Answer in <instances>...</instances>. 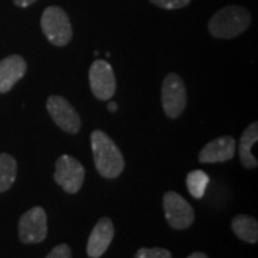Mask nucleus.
Segmentation results:
<instances>
[{
  "instance_id": "20",
  "label": "nucleus",
  "mask_w": 258,
  "mask_h": 258,
  "mask_svg": "<svg viewBox=\"0 0 258 258\" xmlns=\"http://www.w3.org/2000/svg\"><path fill=\"white\" fill-rule=\"evenodd\" d=\"M36 0H13V3L19 6V8H28L30 5H33Z\"/></svg>"
},
{
  "instance_id": "7",
  "label": "nucleus",
  "mask_w": 258,
  "mask_h": 258,
  "mask_svg": "<svg viewBox=\"0 0 258 258\" xmlns=\"http://www.w3.org/2000/svg\"><path fill=\"white\" fill-rule=\"evenodd\" d=\"M91 91L99 101H109L116 92V79L109 62L96 59L89 68Z\"/></svg>"
},
{
  "instance_id": "16",
  "label": "nucleus",
  "mask_w": 258,
  "mask_h": 258,
  "mask_svg": "<svg viewBox=\"0 0 258 258\" xmlns=\"http://www.w3.org/2000/svg\"><path fill=\"white\" fill-rule=\"evenodd\" d=\"M210 182V176L207 175L201 169H195L191 171L188 176H186V188L189 194L192 195L194 198L201 200L205 194L207 185Z\"/></svg>"
},
{
  "instance_id": "18",
  "label": "nucleus",
  "mask_w": 258,
  "mask_h": 258,
  "mask_svg": "<svg viewBox=\"0 0 258 258\" xmlns=\"http://www.w3.org/2000/svg\"><path fill=\"white\" fill-rule=\"evenodd\" d=\"M135 258H172V254L165 248H141Z\"/></svg>"
},
{
  "instance_id": "9",
  "label": "nucleus",
  "mask_w": 258,
  "mask_h": 258,
  "mask_svg": "<svg viewBox=\"0 0 258 258\" xmlns=\"http://www.w3.org/2000/svg\"><path fill=\"white\" fill-rule=\"evenodd\" d=\"M46 109L56 125L68 134H78L81 131V116L74 106L63 96L52 95L47 98Z\"/></svg>"
},
{
  "instance_id": "8",
  "label": "nucleus",
  "mask_w": 258,
  "mask_h": 258,
  "mask_svg": "<svg viewBox=\"0 0 258 258\" xmlns=\"http://www.w3.org/2000/svg\"><path fill=\"white\" fill-rule=\"evenodd\" d=\"M164 211L166 222L175 230L189 228L195 220L192 207L185 198L174 191H168L164 195Z\"/></svg>"
},
{
  "instance_id": "1",
  "label": "nucleus",
  "mask_w": 258,
  "mask_h": 258,
  "mask_svg": "<svg viewBox=\"0 0 258 258\" xmlns=\"http://www.w3.org/2000/svg\"><path fill=\"white\" fill-rule=\"evenodd\" d=\"M91 147L99 175L106 179L118 178L125 168V159L116 144L103 131L95 129L91 135Z\"/></svg>"
},
{
  "instance_id": "3",
  "label": "nucleus",
  "mask_w": 258,
  "mask_h": 258,
  "mask_svg": "<svg viewBox=\"0 0 258 258\" xmlns=\"http://www.w3.org/2000/svg\"><path fill=\"white\" fill-rule=\"evenodd\" d=\"M40 28L53 46H66L74 36L69 16L59 6H49L45 9L40 19Z\"/></svg>"
},
{
  "instance_id": "19",
  "label": "nucleus",
  "mask_w": 258,
  "mask_h": 258,
  "mask_svg": "<svg viewBox=\"0 0 258 258\" xmlns=\"http://www.w3.org/2000/svg\"><path fill=\"white\" fill-rule=\"evenodd\" d=\"M46 258H72V251L68 244H60L52 249L46 255Z\"/></svg>"
},
{
  "instance_id": "6",
  "label": "nucleus",
  "mask_w": 258,
  "mask_h": 258,
  "mask_svg": "<svg viewBox=\"0 0 258 258\" xmlns=\"http://www.w3.org/2000/svg\"><path fill=\"white\" fill-rule=\"evenodd\" d=\"M56 171L53 179L57 185L63 188L64 192L76 194L82 188L85 181V168L71 155H62L56 161Z\"/></svg>"
},
{
  "instance_id": "2",
  "label": "nucleus",
  "mask_w": 258,
  "mask_h": 258,
  "mask_svg": "<svg viewBox=\"0 0 258 258\" xmlns=\"http://www.w3.org/2000/svg\"><path fill=\"white\" fill-rule=\"evenodd\" d=\"M251 25V13L241 6H227L218 10L208 22V30L215 39H234Z\"/></svg>"
},
{
  "instance_id": "14",
  "label": "nucleus",
  "mask_w": 258,
  "mask_h": 258,
  "mask_svg": "<svg viewBox=\"0 0 258 258\" xmlns=\"http://www.w3.org/2000/svg\"><path fill=\"white\" fill-rule=\"evenodd\" d=\"M231 228L240 240L255 244L258 241V222L254 217L245 214L235 215L231 221Z\"/></svg>"
},
{
  "instance_id": "17",
  "label": "nucleus",
  "mask_w": 258,
  "mask_h": 258,
  "mask_svg": "<svg viewBox=\"0 0 258 258\" xmlns=\"http://www.w3.org/2000/svg\"><path fill=\"white\" fill-rule=\"evenodd\" d=\"M152 5H155L157 8L165 10H175V9H182L186 8L191 0H149Z\"/></svg>"
},
{
  "instance_id": "5",
  "label": "nucleus",
  "mask_w": 258,
  "mask_h": 258,
  "mask_svg": "<svg viewBox=\"0 0 258 258\" xmlns=\"http://www.w3.org/2000/svg\"><path fill=\"white\" fill-rule=\"evenodd\" d=\"M47 235V215L42 207H33L19 220V240L23 244H39Z\"/></svg>"
},
{
  "instance_id": "15",
  "label": "nucleus",
  "mask_w": 258,
  "mask_h": 258,
  "mask_svg": "<svg viewBox=\"0 0 258 258\" xmlns=\"http://www.w3.org/2000/svg\"><path fill=\"white\" fill-rule=\"evenodd\" d=\"M18 174V162L10 154H0V192H6L15 184Z\"/></svg>"
},
{
  "instance_id": "11",
  "label": "nucleus",
  "mask_w": 258,
  "mask_h": 258,
  "mask_svg": "<svg viewBox=\"0 0 258 258\" xmlns=\"http://www.w3.org/2000/svg\"><path fill=\"white\" fill-rule=\"evenodd\" d=\"M115 235V228L111 218H101L93 227L92 232L89 235L88 245H86V252L88 257L99 258L102 257L106 249L109 248L112 240Z\"/></svg>"
},
{
  "instance_id": "4",
  "label": "nucleus",
  "mask_w": 258,
  "mask_h": 258,
  "mask_svg": "<svg viewBox=\"0 0 258 258\" xmlns=\"http://www.w3.org/2000/svg\"><path fill=\"white\" fill-rule=\"evenodd\" d=\"M161 102L169 119H178L182 115L186 106V89L179 75H166L161 88Z\"/></svg>"
},
{
  "instance_id": "13",
  "label": "nucleus",
  "mask_w": 258,
  "mask_h": 258,
  "mask_svg": "<svg viewBox=\"0 0 258 258\" xmlns=\"http://www.w3.org/2000/svg\"><path fill=\"white\" fill-rule=\"evenodd\" d=\"M258 141V123L252 122L251 125L244 129L238 142V151H240V161L247 169H255L258 162L255 157L252 155V147Z\"/></svg>"
},
{
  "instance_id": "10",
  "label": "nucleus",
  "mask_w": 258,
  "mask_h": 258,
  "mask_svg": "<svg viewBox=\"0 0 258 258\" xmlns=\"http://www.w3.org/2000/svg\"><path fill=\"white\" fill-rule=\"evenodd\" d=\"M237 149L235 139L225 135L220 138L212 139L205 147L201 149L198 159L201 164H218V162H227L234 158Z\"/></svg>"
},
{
  "instance_id": "12",
  "label": "nucleus",
  "mask_w": 258,
  "mask_h": 258,
  "mask_svg": "<svg viewBox=\"0 0 258 258\" xmlns=\"http://www.w3.org/2000/svg\"><path fill=\"white\" fill-rule=\"evenodd\" d=\"M26 60L20 55L6 56L0 60V93H8L25 76Z\"/></svg>"
},
{
  "instance_id": "22",
  "label": "nucleus",
  "mask_w": 258,
  "mask_h": 258,
  "mask_svg": "<svg viewBox=\"0 0 258 258\" xmlns=\"http://www.w3.org/2000/svg\"><path fill=\"white\" fill-rule=\"evenodd\" d=\"M108 109L111 112H116V109H118V105L116 103H113V102H111L109 105H108Z\"/></svg>"
},
{
  "instance_id": "21",
  "label": "nucleus",
  "mask_w": 258,
  "mask_h": 258,
  "mask_svg": "<svg viewBox=\"0 0 258 258\" xmlns=\"http://www.w3.org/2000/svg\"><path fill=\"white\" fill-rule=\"evenodd\" d=\"M188 258H208L204 252H194V254H191Z\"/></svg>"
}]
</instances>
